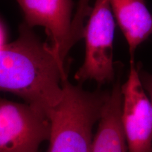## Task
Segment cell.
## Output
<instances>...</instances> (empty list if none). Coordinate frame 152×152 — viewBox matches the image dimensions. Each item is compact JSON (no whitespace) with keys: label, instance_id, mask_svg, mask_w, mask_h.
<instances>
[{"label":"cell","instance_id":"obj_5","mask_svg":"<svg viewBox=\"0 0 152 152\" xmlns=\"http://www.w3.org/2000/svg\"><path fill=\"white\" fill-rule=\"evenodd\" d=\"M50 130L49 117L41 110L0 98V152H38Z\"/></svg>","mask_w":152,"mask_h":152},{"label":"cell","instance_id":"obj_3","mask_svg":"<svg viewBox=\"0 0 152 152\" xmlns=\"http://www.w3.org/2000/svg\"><path fill=\"white\" fill-rule=\"evenodd\" d=\"M28 27L40 26L50 39L51 47L63 61H66L72 47L83 38L84 19L89 16L90 0H80L72 18L73 0H15Z\"/></svg>","mask_w":152,"mask_h":152},{"label":"cell","instance_id":"obj_2","mask_svg":"<svg viewBox=\"0 0 152 152\" xmlns=\"http://www.w3.org/2000/svg\"><path fill=\"white\" fill-rule=\"evenodd\" d=\"M63 90L61 101L49 115L48 152H92L93 128L109 92H89L68 78Z\"/></svg>","mask_w":152,"mask_h":152},{"label":"cell","instance_id":"obj_4","mask_svg":"<svg viewBox=\"0 0 152 152\" xmlns=\"http://www.w3.org/2000/svg\"><path fill=\"white\" fill-rule=\"evenodd\" d=\"M115 26L109 0H95L84 30V61L75 75V79L80 84L86 81H94L102 85L115 78Z\"/></svg>","mask_w":152,"mask_h":152},{"label":"cell","instance_id":"obj_9","mask_svg":"<svg viewBox=\"0 0 152 152\" xmlns=\"http://www.w3.org/2000/svg\"><path fill=\"white\" fill-rule=\"evenodd\" d=\"M139 73H140V77L142 85L149 96L152 105V74L141 70L140 64H139Z\"/></svg>","mask_w":152,"mask_h":152},{"label":"cell","instance_id":"obj_7","mask_svg":"<svg viewBox=\"0 0 152 152\" xmlns=\"http://www.w3.org/2000/svg\"><path fill=\"white\" fill-rule=\"evenodd\" d=\"M121 84L118 80L102 108L92 152H128L121 123Z\"/></svg>","mask_w":152,"mask_h":152},{"label":"cell","instance_id":"obj_6","mask_svg":"<svg viewBox=\"0 0 152 152\" xmlns=\"http://www.w3.org/2000/svg\"><path fill=\"white\" fill-rule=\"evenodd\" d=\"M121 92V123L128 152H152V105L134 61H130Z\"/></svg>","mask_w":152,"mask_h":152},{"label":"cell","instance_id":"obj_8","mask_svg":"<svg viewBox=\"0 0 152 152\" xmlns=\"http://www.w3.org/2000/svg\"><path fill=\"white\" fill-rule=\"evenodd\" d=\"M114 18L128 42L130 61L137 47L152 36V14L145 0H109Z\"/></svg>","mask_w":152,"mask_h":152},{"label":"cell","instance_id":"obj_1","mask_svg":"<svg viewBox=\"0 0 152 152\" xmlns=\"http://www.w3.org/2000/svg\"><path fill=\"white\" fill-rule=\"evenodd\" d=\"M67 78L65 62L24 23L17 39L0 47V92L16 94L48 117Z\"/></svg>","mask_w":152,"mask_h":152}]
</instances>
